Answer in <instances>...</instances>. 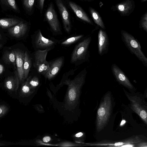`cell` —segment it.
<instances>
[{"instance_id":"6da1fadb","label":"cell","mask_w":147,"mask_h":147,"mask_svg":"<svg viewBox=\"0 0 147 147\" xmlns=\"http://www.w3.org/2000/svg\"><path fill=\"white\" fill-rule=\"evenodd\" d=\"M111 94L107 92L101 101L96 114V127L98 132L102 130L107 124L112 109Z\"/></svg>"},{"instance_id":"7a4b0ae2","label":"cell","mask_w":147,"mask_h":147,"mask_svg":"<svg viewBox=\"0 0 147 147\" xmlns=\"http://www.w3.org/2000/svg\"><path fill=\"white\" fill-rule=\"evenodd\" d=\"M125 94L129 100L131 108L147 124V104L144 96L139 92H128L123 88Z\"/></svg>"},{"instance_id":"3957f363","label":"cell","mask_w":147,"mask_h":147,"mask_svg":"<svg viewBox=\"0 0 147 147\" xmlns=\"http://www.w3.org/2000/svg\"><path fill=\"white\" fill-rule=\"evenodd\" d=\"M121 38L127 48L146 67L147 66V58L142 50L140 44L134 36L127 32L122 30Z\"/></svg>"},{"instance_id":"277c9868","label":"cell","mask_w":147,"mask_h":147,"mask_svg":"<svg viewBox=\"0 0 147 147\" xmlns=\"http://www.w3.org/2000/svg\"><path fill=\"white\" fill-rule=\"evenodd\" d=\"M91 40V37H88L76 46L71 55V63H82L88 59L90 56L88 48Z\"/></svg>"},{"instance_id":"5b68a950","label":"cell","mask_w":147,"mask_h":147,"mask_svg":"<svg viewBox=\"0 0 147 147\" xmlns=\"http://www.w3.org/2000/svg\"><path fill=\"white\" fill-rule=\"evenodd\" d=\"M51 49V48H49L43 50H38L35 53L34 66L39 73L44 76L49 67V62L46 60V57L48 52Z\"/></svg>"},{"instance_id":"8992f818","label":"cell","mask_w":147,"mask_h":147,"mask_svg":"<svg viewBox=\"0 0 147 147\" xmlns=\"http://www.w3.org/2000/svg\"><path fill=\"white\" fill-rule=\"evenodd\" d=\"M112 74L117 81L122 86L127 88L131 92H134L136 89L131 83L124 73L115 64L111 67Z\"/></svg>"},{"instance_id":"52a82bcc","label":"cell","mask_w":147,"mask_h":147,"mask_svg":"<svg viewBox=\"0 0 147 147\" xmlns=\"http://www.w3.org/2000/svg\"><path fill=\"white\" fill-rule=\"evenodd\" d=\"M142 141L139 138L136 137L129 138L121 141L114 142L109 141H102L93 143L92 145L96 146L134 147L138 146Z\"/></svg>"},{"instance_id":"ba28073f","label":"cell","mask_w":147,"mask_h":147,"mask_svg":"<svg viewBox=\"0 0 147 147\" xmlns=\"http://www.w3.org/2000/svg\"><path fill=\"white\" fill-rule=\"evenodd\" d=\"M45 17L52 29L56 32L60 31L59 21L52 3L50 4L48 7L46 12Z\"/></svg>"},{"instance_id":"9c48e42d","label":"cell","mask_w":147,"mask_h":147,"mask_svg":"<svg viewBox=\"0 0 147 147\" xmlns=\"http://www.w3.org/2000/svg\"><path fill=\"white\" fill-rule=\"evenodd\" d=\"M55 0L61 16L64 29L67 33H69L71 30V25L68 12L61 0Z\"/></svg>"},{"instance_id":"30bf717a","label":"cell","mask_w":147,"mask_h":147,"mask_svg":"<svg viewBox=\"0 0 147 147\" xmlns=\"http://www.w3.org/2000/svg\"><path fill=\"white\" fill-rule=\"evenodd\" d=\"M109 45V39L107 33L100 29L98 35V52L99 55L102 56L108 52Z\"/></svg>"},{"instance_id":"8fae6325","label":"cell","mask_w":147,"mask_h":147,"mask_svg":"<svg viewBox=\"0 0 147 147\" xmlns=\"http://www.w3.org/2000/svg\"><path fill=\"white\" fill-rule=\"evenodd\" d=\"M15 57L16 64V67L19 82L23 81L25 79L23 69V64L24 53L19 49L13 50Z\"/></svg>"},{"instance_id":"7c38bea8","label":"cell","mask_w":147,"mask_h":147,"mask_svg":"<svg viewBox=\"0 0 147 147\" xmlns=\"http://www.w3.org/2000/svg\"><path fill=\"white\" fill-rule=\"evenodd\" d=\"M64 61L63 57H60L49 62V69L45 76L49 79L53 78L58 72L61 67Z\"/></svg>"},{"instance_id":"4fadbf2b","label":"cell","mask_w":147,"mask_h":147,"mask_svg":"<svg viewBox=\"0 0 147 147\" xmlns=\"http://www.w3.org/2000/svg\"><path fill=\"white\" fill-rule=\"evenodd\" d=\"M28 28L27 24L21 21L17 24L9 28L8 31L11 36L18 38L25 35L27 30Z\"/></svg>"},{"instance_id":"5bb4252c","label":"cell","mask_w":147,"mask_h":147,"mask_svg":"<svg viewBox=\"0 0 147 147\" xmlns=\"http://www.w3.org/2000/svg\"><path fill=\"white\" fill-rule=\"evenodd\" d=\"M35 43L36 47L45 49L54 47L55 42L52 40L44 37L42 35L40 30L37 34L35 39Z\"/></svg>"},{"instance_id":"9a60e30c","label":"cell","mask_w":147,"mask_h":147,"mask_svg":"<svg viewBox=\"0 0 147 147\" xmlns=\"http://www.w3.org/2000/svg\"><path fill=\"white\" fill-rule=\"evenodd\" d=\"M19 79L16 70L15 71L14 76H9L5 80L4 86L10 91L17 92L19 86Z\"/></svg>"},{"instance_id":"2e32d148","label":"cell","mask_w":147,"mask_h":147,"mask_svg":"<svg viewBox=\"0 0 147 147\" xmlns=\"http://www.w3.org/2000/svg\"><path fill=\"white\" fill-rule=\"evenodd\" d=\"M69 4L78 18L88 23L92 24L90 19L83 9L79 5L71 1L69 2Z\"/></svg>"},{"instance_id":"e0dca14e","label":"cell","mask_w":147,"mask_h":147,"mask_svg":"<svg viewBox=\"0 0 147 147\" xmlns=\"http://www.w3.org/2000/svg\"><path fill=\"white\" fill-rule=\"evenodd\" d=\"M21 21L13 18L0 19V27L3 28H9L17 24Z\"/></svg>"},{"instance_id":"ac0fdd59","label":"cell","mask_w":147,"mask_h":147,"mask_svg":"<svg viewBox=\"0 0 147 147\" xmlns=\"http://www.w3.org/2000/svg\"><path fill=\"white\" fill-rule=\"evenodd\" d=\"M2 59L6 64H12L14 69L16 68V57L13 50L5 51L3 55Z\"/></svg>"},{"instance_id":"d6986e66","label":"cell","mask_w":147,"mask_h":147,"mask_svg":"<svg viewBox=\"0 0 147 147\" xmlns=\"http://www.w3.org/2000/svg\"><path fill=\"white\" fill-rule=\"evenodd\" d=\"M32 61L30 58L27 51L24 53L23 69L25 79H26L31 66Z\"/></svg>"},{"instance_id":"ffe728a7","label":"cell","mask_w":147,"mask_h":147,"mask_svg":"<svg viewBox=\"0 0 147 147\" xmlns=\"http://www.w3.org/2000/svg\"><path fill=\"white\" fill-rule=\"evenodd\" d=\"M132 4L131 1L127 0L117 5L118 10L123 14L129 12L132 9Z\"/></svg>"},{"instance_id":"44dd1931","label":"cell","mask_w":147,"mask_h":147,"mask_svg":"<svg viewBox=\"0 0 147 147\" xmlns=\"http://www.w3.org/2000/svg\"><path fill=\"white\" fill-rule=\"evenodd\" d=\"M90 11L95 23L102 29H105V28L104 23L99 13L92 8H90Z\"/></svg>"},{"instance_id":"7402d4cb","label":"cell","mask_w":147,"mask_h":147,"mask_svg":"<svg viewBox=\"0 0 147 147\" xmlns=\"http://www.w3.org/2000/svg\"><path fill=\"white\" fill-rule=\"evenodd\" d=\"M31 76L29 77L26 82L22 84L19 93V94L21 96H22L29 93L30 88L29 84V81L31 78Z\"/></svg>"},{"instance_id":"603a6c76","label":"cell","mask_w":147,"mask_h":147,"mask_svg":"<svg viewBox=\"0 0 147 147\" xmlns=\"http://www.w3.org/2000/svg\"><path fill=\"white\" fill-rule=\"evenodd\" d=\"M83 36V35H80L69 38L62 42L61 44L66 46L70 45L78 41Z\"/></svg>"},{"instance_id":"cb8c5ba5","label":"cell","mask_w":147,"mask_h":147,"mask_svg":"<svg viewBox=\"0 0 147 147\" xmlns=\"http://www.w3.org/2000/svg\"><path fill=\"white\" fill-rule=\"evenodd\" d=\"M2 4L17 11L18 9L15 0H0Z\"/></svg>"},{"instance_id":"d4e9b609","label":"cell","mask_w":147,"mask_h":147,"mask_svg":"<svg viewBox=\"0 0 147 147\" xmlns=\"http://www.w3.org/2000/svg\"><path fill=\"white\" fill-rule=\"evenodd\" d=\"M35 0H23V4L25 8L28 10L32 8Z\"/></svg>"},{"instance_id":"484cf974","label":"cell","mask_w":147,"mask_h":147,"mask_svg":"<svg viewBox=\"0 0 147 147\" xmlns=\"http://www.w3.org/2000/svg\"><path fill=\"white\" fill-rule=\"evenodd\" d=\"M70 83L71 86L69 91V99L71 100H74L76 98V94L75 90V89L72 81Z\"/></svg>"},{"instance_id":"4316f807","label":"cell","mask_w":147,"mask_h":147,"mask_svg":"<svg viewBox=\"0 0 147 147\" xmlns=\"http://www.w3.org/2000/svg\"><path fill=\"white\" fill-rule=\"evenodd\" d=\"M8 108L6 105H0V118L4 116L8 112Z\"/></svg>"},{"instance_id":"83f0119b","label":"cell","mask_w":147,"mask_h":147,"mask_svg":"<svg viewBox=\"0 0 147 147\" xmlns=\"http://www.w3.org/2000/svg\"><path fill=\"white\" fill-rule=\"evenodd\" d=\"M30 78L29 81V84L31 86L35 87L38 84V78L36 76L34 77L31 80Z\"/></svg>"},{"instance_id":"f1b7e54d","label":"cell","mask_w":147,"mask_h":147,"mask_svg":"<svg viewBox=\"0 0 147 147\" xmlns=\"http://www.w3.org/2000/svg\"><path fill=\"white\" fill-rule=\"evenodd\" d=\"M141 26L146 32L147 31V15L146 13L143 18L141 23Z\"/></svg>"},{"instance_id":"f546056e","label":"cell","mask_w":147,"mask_h":147,"mask_svg":"<svg viewBox=\"0 0 147 147\" xmlns=\"http://www.w3.org/2000/svg\"><path fill=\"white\" fill-rule=\"evenodd\" d=\"M45 0H38L39 7L41 10H43Z\"/></svg>"},{"instance_id":"4dcf8cb0","label":"cell","mask_w":147,"mask_h":147,"mask_svg":"<svg viewBox=\"0 0 147 147\" xmlns=\"http://www.w3.org/2000/svg\"><path fill=\"white\" fill-rule=\"evenodd\" d=\"M51 139L50 138L49 136H46L44 137L43 139V140L45 142H49Z\"/></svg>"},{"instance_id":"1f68e13d","label":"cell","mask_w":147,"mask_h":147,"mask_svg":"<svg viewBox=\"0 0 147 147\" xmlns=\"http://www.w3.org/2000/svg\"><path fill=\"white\" fill-rule=\"evenodd\" d=\"M4 70V68L3 66L0 63V74L3 73Z\"/></svg>"},{"instance_id":"d6a6232c","label":"cell","mask_w":147,"mask_h":147,"mask_svg":"<svg viewBox=\"0 0 147 147\" xmlns=\"http://www.w3.org/2000/svg\"><path fill=\"white\" fill-rule=\"evenodd\" d=\"M83 135V133L82 132H79L75 136H76L78 137H80L82 136Z\"/></svg>"},{"instance_id":"836d02e7","label":"cell","mask_w":147,"mask_h":147,"mask_svg":"<svg viewBox=\"0 0 147 147\" xmlns=\"http://www.w3.org/2000/svg\"><path fill=\"white\" fill-rule=\"evenodd\" d=\"M4 145V144H2V143H0V146H2V145Z\"/></svg>"},{"instance_id":"e575fe53","label":"cell","mask_w":147,"mask_h":147,"mask_svg":"<svg viewBox=\"0 0 147 147\" xmlns=\"http://www.w3.org/2000/svg\"><path fill=\"white\" fill-rule=\"evenodd\" d=\"M2 39V36L1 34H0V39Z\"/></svg>"},{"instance_id":"d590c367","label":"cell","mask_w":147,"mask_h":147,"mask_svg":"<svg viewBox=\"0 0 147 147\" xmlns=\"http://www.w3.org/2000/svg\"><path fill=\"white\" fill-rule=\"evenodd\" d=\"M2 46V45L0 44V49L1 48Z\"/></svg>"},{"instance_id":"8d00e7d4","label":"cell","mask_w":147,"mask_h":147,"mask_svg":"<svg viewBox=\"0 0 147 147\" xmlns=\"http://www.w3.org/2000/svg\"><path fill=\"white\" fill-rule=\"evenodd\" d=\"M147 0H142L143 2L145 1H146Z\"/></svg>"}]
</instances>
